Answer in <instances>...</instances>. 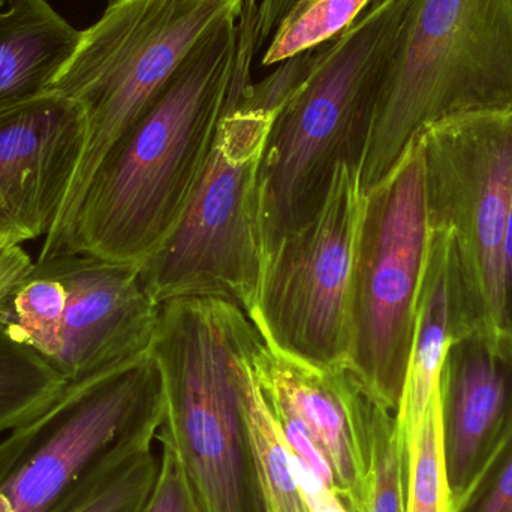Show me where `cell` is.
Returning a JSON list of instances; mask_svg holds the SVG:
<instances>
[{"label":"cell","mask_w":512,"mask_h":512,"mask_svg":"<svg viewBox=\"0 0 512 512\" xmlns=\"http://www.w3.org/2000/svg\"><path fill=\"white\" fill-rule=\"evenodd\" d=\"M429 239L424 156L417 138L396 170L366 192L348 301L346 366L396 414Z\"/></svg>","instance_id":"cell-8"},{"label":"cell","mask_w":512,"mask_h":512,"mask_svg":"<svg viewBox=\"0 0 512 512\" xmlns=\"http://www.w3.org/2000/svg\"><path fill=\"white\" fill-rule=\"evenodd\" d=\"M439 385L445 463L459 512L512 435V334L472 333L457 340Z\"/></svg>","instance_id":"cell-13"},{"label":"cell","mask_w":512,"mask_h":512,"mask_svg":"<svg viewBox=\"0 0 512 512\" xmlns=\"http://www.w3.org/2000/svg\"><path fill=\"white\" fill-rule=\"evenodd\" d=\"M375 0H297L268 41L261 65L273 66L339 38Z\"/></svg>","instance_id":"cell-20"},{"label":"cell","mask_w":512,"mask_h":512,"mask_svg":"<svg viewBox=\"0 0 512 512\" xmlns=\"http://www.w3.org/2000/svg\"><path fill=\"white\" fill-rule=\"evenodd\" d=\"M159 469L153 448L141 451L108 475L101 486L72 512H140L152 492Z\"/></svg>","instance_id":"cell-22"},{"label":"cell","mask_w":512,"mask_h":512,"mask_svg":"<svg viewBox=\"0 0 512 512\" xmlns=\"http://www.w3.org/2000/svg\"><path fill=\"white\" fill-rule=\"evenodd\" d=\"M288 445V444H286ZM289 448V447H288ZM291 451V450H289ZM292 468L301 496L309 512H349L336 490L325 483L318 474L307 468L291 451Z\"/></svg>","instance_id":"cell-25"},{"label":"cell","mask_w":512,"mask_h":512,"mask_svg":"<svg viewBox=\"0 0 512 512\" xmlns=\"http://www.w3.org/2000/svg\"><path fill=\"white\" fill-rule=\"evenodd\" d=\"M262 336L236 304L176 298L161 304L150 355L161 376L164 424L203 512H265L242 370Z\"/></svg>","instance_id":"cell-3"},{"label":"cell","mask_w":512,"mask_h":512,"mask_svg":"<svg viewBox=\"0 0 512 512\" xmlns=\"http://www.w3.org/2000/svg\"><path fill=\"white\" fill-rule=\"evenodd\" d=\"M74 29L47 0H18L0 14V107L50 90L74 53Z\"/></svg>","instance_id":"cell-16"},{"label":"cell","mask_w":512,"mask_h":512,"mask_svg":"<svg viewBox=\"0 0 512 512\" xmlns=\"http://www.w3.org/2000/svg\"><path fill=\"white\" fill-rule=\"evenodd\" d=\"M297 0H259L255 15V48L268 44L280 21Z\"/></svg>","instance_id":"cell-27"},{"label":"cell","mask_w":512,"mask_h":512,"mask_svg":"<svg viewBox=\"0 0 512 512\" xmlns=\"http://www.w3.org/2000/svg\"><path fill=\"white\" fill-rule=\"evenodd\" d=\"M512 111V0H409L361 162L364 192L429 126Z\"/></svg>","instance_id":"cell-4"},{"label":"cell","mask_w":512,"mask_h":512,"mask_svg":"<svg viewBox=\"0 0 512 512\" xmlns=\"http://www.w3.org/2000/svg\"><path fill=\"white\" fill-rule=\"evenodd\" d=\"M51 259L66 289L53 369L77 384L146 358L161 304L147 289L140 264L86 254Z\"/></svg>","instance_id":"cell-11"},{"label":"cell","mask_w":512,"mask_h":512,"mask_svg":"<svg viewBox=\"0 0 512 512\" xmlns=\"http://www.w3.org/2000/svg\"><path fill=\"white\" fill-rule=\"evenodd\" d=\"M68 382L38 354L18 342L0 322V433L41 414Z\"/></svg>","instance_id":"cell-19"},{"label":"cell","mask_w":512,"mask_h":512,"mask_svg":"<svg viewBox=\"0 0 512 512\" xmlns=\"http://www.w3.org/2000/svg\"><path fill=\"white\" fill-rule=\"evenodd\" d=\"M245 11V0H108L99 20L81 30L50 90L84 108L86 140L38 259L60 255L96 171L195 45L219 23L242 18Z\"/></svg>","instance_id":"cell-5"},{"label":"cell","mask_w":512,"mask_h":512,"mask_svg":"<svg viewBox=\"0 0 512 512\" xmlns=\"http://www.w3.org/2000/svg\"><path fill=\"white\" fill-rule=\"evenodd\" d=\"M469 334L472 330L466 315L453 239L448 231L430 230L418 294L414 343L402 402L396 414L406 462L427 406L441 382L448 349Z\"/></svg>","instance_id":"cell-15"},{"label":"cell","mask_w":512,"mask_h":512,"mask_svg":"<svg viewBox=\"0 0 512 512\" xmlns=\"http://www.w3.org/2000/svg\"><path fill=\"white\" fill-rule=\"evenodd\" d=\"M161 442L159 469L152 492L140 512H203L173 447Z\"/></svg>","instance_id":"cell-23"},{"label":"cell","mask_w":512,"mask_h":512,"mask_svg":"<svg viewBox=\"0 0 512 512\" xmlns=\"http://www.w3.org/2000/svg\"><path fill=\"white\" fill-rule=\"evenodd\" d=\"M252 367L268 408L297 421L324 454L349 512H361L360 460L346 387V366L321 369L295 360L262 340Z\"/></svg>","instance_id":"cell-14"},{"label":"cell","mask_w":512,"mask_h":512,"mask_svg":"<svg viewBox=\"0 0 512 512\" xmlns=\"http://www.w3.org/2000/svg\"><path fill=\"white\" fill-rule=\"evenodd\" d=\"M255 349L243 363L242 391L265 512H309L295 480L291 451L255 378Z\"/></svg>","instance_id":"cell-18"},{"label":"cell","mask_w":512,"mask_h":512,"mask_svg":"<svg viewBox=\"0 0 512 512\" xmlns=\"http://www.w3.org/2000/svg\"><path fill=\"white\" fill-rule=\"evenodd\" d=\"M502 328L512 334V200L502 254Z\"/></svg>","instance_id":"cell-28"},{"label":"cell","mask_w":512,"mask_h":512,"mask_svg":"<svg viewBox=\"0 0 512 512\" xmlns=\"http://www.w3.org/2000/svg\"><path fill=\"white\" fill-rule=\"evenodd\" d=\"M387 2V0H375V3H373V6L382 5V3Z\"/></svg>","instance_id":"cell-31"},{"label":"cell","mask_w":512,"mask_h":512,"mask_svg":"<svg viewBox=\"0 0 512 512\" xmlns=\"http://www.w3.org/2000/svg\"><path fill=\"white\" fill-rule=\"evenodd\" d=\"M406 512H456L445 463L441 385L409 450Z\"/></svg>","instance_id":"cell-21"},{"label":"cell","mask_w":512,"mask_h":512,"mask_svg":"<svg viewBox=\"0 0 512 512\" xmlns=\"http://www.w3.org/2000/svg\"><path fill=\"white\" fill-rule=\"evenodd\" d=\"M240 17L210 30L104 159L59 256L141 264L179 224L222 117L249 84Z\"/></svg>","instance_id":"cell-1"},{"label":"cell","mask_w":512,"mask_h":512,"mask_svg":"<svg viewBox=\"0 0 512 512\" xmlns=\"http://www.w3.org/2000/svg\"><path fill=\"white\" fill-rule=\"evenodd\" d=\"M86 131L84 108L54 90L0 107V206L27 242L56 221Z\"/></svg>","instance_id":"cell-12"},{"label":"cell","mask_w":512,"mask_h":512,"mask_svg":"<svg viewBox=\"0 0 512 512\" xmlns=\"http://www.w3.org/2000/svg\"><path fill=\"white\" fill-rule=\"evenodd\" d=\"M408 2L387 0L367 9L322 47L277 111L258 174L264 259L315 218L340 164L361 167Z\"/></svg>","instance_id":"cell-2"},{"label":"cell","mask_w":512,"mask_h":512,"mask_svg":"<svg viewBox=\"0 0 512 512\" xmlns=\"http://www.w3.org/2000/svg\"><path fill=\"white\" fill-rule=\"evenodd\" d=\"M364 192L360 167L340 164L315 218L262 265L251 321L268 346L321 369L346 366L348 301Z\"/></svg>","instance_id":"cell-10"},{"label":"cell","mask_w":512,"mask_h":512,"mask_svg":"<svg viewBox=\"0 0 512 512\" xmlns=\"http://www.w3.org/2000/svg\"><path fill=\"white\" fill-rule=\"evenodd\" d=\"M346 387L360 460L361 512H406L408 462L396 412L382 405L348 366Z\"/></svg>","instance_id":"cell-17"},{"label":"cell","mask_w":512,"mask_h":512,"mask_svg":"<svg viewBox=\"0 0 512 512\" xmlns=\"http://www.w3.org/2000/svg\"><path fill=\"white\" fill-rule=\"evenodd\" d=\"M459 512H512V435Z\"/></svg>","instance_id":"cell-24"},{"label":"cell","mask_w":512,"mask_h":512,"mask_svg":"<svg viewBox=\"0 0 512 512\" xmlns=\"http://www.w3.org/2000/svg\"><path fill=\"white\" fill-rule=\"evenodd\" d=\"M430 230L450 233L472 333L501 334L512 200V111L465 114L418 137Z\"/></svg>","instance_id":"cell-9"},{"label":"cell","mask_w":512,"mask_h":512,"mask_svg":"<svg viewBox=\"0 0 512 512\" xmlns=\"http://www.w3.org/2000/svg\"><path fill=\"white\" fill-rule=\"evenodd\" d=\"M17 2L18 0H0V14L8 11V9L11 8V6H14Z\"/></svg>","instance_id":"cell-29"},{"label":"cell","mask_w":512,"mask_h":512,"mask_svg":"<svg viewBox=\"0 0 512 512\" xmlns=\"http://www.w3.org/2000/svg\"><path fill=\"white\" fill-rule=\"evenodd\" d=\"M33 264L35 262L21 246H0V301L27 277Z\"/></svg>","instance_id":"cell-26"},{"label":"cell","mask_w":512,"mask_h":512,"mask_svg":"<svg viewBox=\"0 0 512 512\" xmlns=\"http://www.w3.org/2000/svg\"><path fill=\"white\" fill-rule=\"evenodd\" d=\"M259 0H245L246 11H256Z\"/></svg>","instance_id":"cell-30"},{"label":"cell","mask_w":512,"mask_h":512,"mask_svg":"<svg viewBox=\"0 0 512 512\" xmlns=\"http://www.w3.org/2000/svg\"><path fill=\"white\" fill-rule=\"evenodd\" d=\"M164 393L152 355L68 384L0 441V512H72L119 466L153 448Z\"/></svg>","instance_id":"cell-6"},{"label":"cell","mask_w":512,"mask_h":512,"mask_svg":"<svg viewBox=\"0 0 512 512\" xmlns=\"http://www.w3.org/2000/svg\"><path fill=\"white\" fill-rule=\"evenodd\" d=\"M276 114L249 107L239 96L222 117L206 170L179 224L140 264L156 303L221 298L251 315L264 264L259 165Z\"/></svg>","instance_id":"cell-7"},{"label":"cell","mask_w":512,"mask_h":512,"mask_svg":"<svg viewBox=\"0 0 512 512\" xmlns=\"http://www.w3.org/2000/svg\"><path fill=\"white\" fill-rule=\"evenodd\" d=\"M0 207H2V206H0ZM2 209H3V207H2ZM3 210H5V209H3Z\"/></svg>","instance_id":"cell-32"}]
</instances>
